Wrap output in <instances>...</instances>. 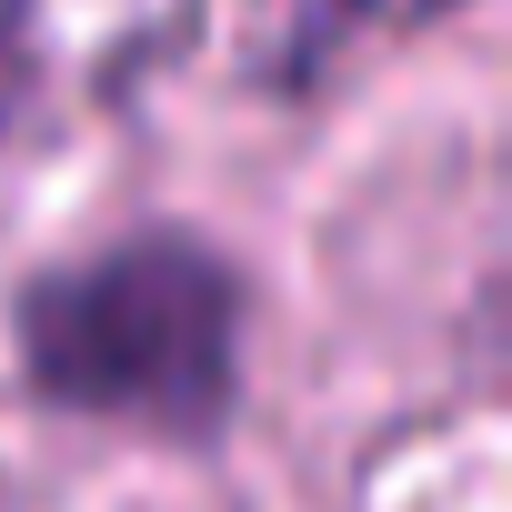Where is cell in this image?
<instances>
[{
    "label": "cell",
    "instance_id": "6da1fadb",
    "mask_svg": "<svg viewBox=\"0 0 512 512\" xmlns=\"http://www.w3.org/2000/svg\"><path fill=\"white\" fill-rule=\"evenodd\" d=\"M251 312L262 282L221 231L121 221L11 282L0 352L31 412L211 462L251 402Z\"/></svg>",
    "mask_w": 512,
    "mask_h": 512
},
{
    "label": "cell",
    "instance_id": "7a4b0ae2",
    "mask_svg": "<svg viewBox=\"0 0 512 512\" xmlns=\"http://www.w3.org/2000/svg\"><path fill=\"white\" fill-rule=\"evenodd\" d=\"M452 11H472V0H302V31H292V51L272 61L262 91H312L342 61V41H402V31H432Z\"/></svg>",
    "mask_w": 512,
    "mask_h": 512
},
{
    "label": "cell",
    "instance_id": "3957f363",
    "mask_svg": "<svg viewBox=\"0 0 512 512\" xmlns=\"http://www.w3.org/2000/svg\"><path fill=\"white\" fill-rule=\"evenodd\" d=\"M41 61V0H0V91H21Z\"/></svg>",
    "mask_w": 512,
    "mask_h": 512
}]
</instances>
